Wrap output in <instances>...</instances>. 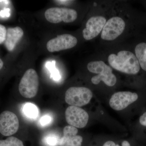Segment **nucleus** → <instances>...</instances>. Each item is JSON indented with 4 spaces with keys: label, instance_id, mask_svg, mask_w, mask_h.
I'll return each mask as SVG.
<instances>
[{
    "label": "nucleus",
    "instance_id": "1",
    "mask_svg": "<svg viewBox=\"0 0 146 146\" xmlns=\"http://www.w3.org/2000/svg\"><path fill=\"white\" fill-rule=\"evenodd\" d=\"M108 61L112 68L125 74H136L140 71V64L137 58L129 51H120L117 55H110Z\"/></svg>",
    "mask_w": 146,
    "mask_h": 146
},
{
    "label": "nucleus",
    "instance_id": "2",
    "mask_svg": "<svg viewBox=\"0 0 146 146\" xmlns=\"http://www.w3.org/2000/svg\"><path fill=\"white\" fill-rule=\"evenodd\" d=\"M87 69L91 73L98 74L91 78L92 83L98 84L103 81L107 86H114L117 82L116 76L112 72V68L103 61H92L88 63Z\"/></svg>",
    "mask_w": 146,
    "mask_h": 146
},
{
    "label": "nucleus",
    "instance_id": "3",
    "mask_svg": "<svg viewBox=\"0 0 146 146\" xmlns=\"http://www.w3.org/2000/svg\"><path fill=\"white\" fill-rule=\"evenodd\" d=\"M39 86L38 74L34 69H30L25 72L19 83L18 89L22 96L32 98L36 96Z\"/></svg>",
    "mask_w": 146,
    "mask_h": 146
},
{
    "label": "nucleus",
    "instance_id": "4",
    "mask_svg": "<svg viewBox=\"0 0 146 146\" xmlns=\"http://www.w3.org/2000/svg\"><path fill=\"white\" fill-rule=\"evenodd\" d=\"M93 97L88 88L84 87H71L65 92V101L72 106L81 107L88 104Z\"/></svg>",
    "mask_w": 146,
    "mask_h": 146
},
{
    "label": "nucleus",
    "instance_id": "5",
    "mask_svg": "<svg viewBox=\"0 0 146 146\" xmlns=\"http://www.w3.org/2000/svg\"><path fill=\"white\" fill-rule=\"evenodd\" d=\"M45 17L47 21L52 23L57 24L62 22L70 23L77 19L78 13L72 9L52 7L46 10Z\"/></svg>",
    "mask_w": 146,
    "mask_h": 146
},
{
    "label": "nucleus",
    "instance_id": "6",
    "mask_svg": "<svg viewBox=\"0 0 146 146\" xmlns=\"http://www.w3.org/2000/svg\"><path fill=\"white\" fill-rule=\"evenodd\" d=\"M19 121L17 115L9 110L0 114V133L4 136H13L18 131Z\"/></svg>",
    "mask_w": 146,
    "mask_h": 146
},
{
    "label": "nucleus",
    "instance_id": "7",
    "mask_svg": "<svg viewBox=\"0 0 146 146\" xmlns=\"http://www.w3.org/2000/svg\"><path fill=\"white\" fill-rule=\"evenodd\" d=\"M125 26V23L121 18L115 17L110 18L103 29L102 39L108 41L114 40L123 33Z\"/></svg>",
    "mask_w": 146,
    "mask_h": 146
},
{
    "label": "nucleus",
    "instance_id": "8",
    "mask_svg": "<svg viewBox=\"0 0 146 146\" xmlns=\"http://www.w3.org/2000/svg\"><path fill=\"white\" fill-rule=\"evenodd\" d=\"M65 116L67 123L77 128L85 127L89 121V116L87 112L77 106H69L65 110Z\"/></svg>",
    "mask_w": 146,
    "mask_h": 146
},
{
    "label": "nucleus",
    "instance_id": "9",
    "mask_svg": "<svg viewBox=\"0 0 146 146\" xmlns=\"http://www.w3.org/2000/svg\"><path fill=\"white\" fill-rule=\"evenodd\" d=\"M77 43L76 38L71 35H60L49 40L47 43L46 48L49 52H53L72 48L75 46Z\"/></svg>",
    "mask_w": 146,
    "mask_h": 146
},
{
    "label": "nucleus",
    "instance_id": "10",
    "mask_svg": "<svg viewBox=\"0 0 146 146\" xmlns=\"http://www.w3.org/2000/svg\"><path fill=\"white\" fill-rule=\"evenodd\" d=\"M138 99V94L129 91H120L113 94L109 101L110 107L119 111L125 109Z\"/></svg>",
    "mask_w": 146,
    "mask_h": 146
},
{
    "label": "nucleus",
    "instance_id": "11",
    "mask_svg": "<svg viewBox=\"0 0 146 146\" xmlns=\"http://www.w3.org/2000/svg\"><path fill=\"white\" fill-rule=\"evenodd\" d=\"M106 21L103 16H94L89 18L86 22V28L84 29V38L89 40L96 37L102 31Z\"/></svg>",
    "mask_w": 146,
    "mask_h": 146
},
{
    "label": "nucleus",
    "instance_id": "12",
    "mask_svg": "<svg viewBox=\"0 0 146 146\" xmlns=\"http://www.w3.org/2000/svg\"><path fill=\"white\" fill-rule=\"evenodd\" d=\"M23 35V31L20 27H16L7 29L5 41V45L7 50L9 51H13Z\"/></svg>",
    "mask_w": 146,
    "mask_h": 146
},
{
    "label": "nucleus",
    "instance_id": "13",
    "mask_svg": "<svg viewBox=\"0 0 146 146\" xmlns=\"http://www.w3.org/2000/svg\"><path fill=\"white\" fill-rule=\"evenodd\" d=\"M83 138L81 136L76 135L68 137H63L59 138L58 146H81Z\"/></svg>",
    "mask_w": 146,
    "mask_h": 146
},
{
    "label": "nucleus",
    "instance_id": "14",
    "mask_svg": "<svg viewBox=\"0 0 146 146\" xmlns=\"http://www.w3.org/2000/svg\"><path fill=\"white\" fill-rule=\"evenodd\" d=\"M135 51L141 68L146 71V43L138 44L135 48Z\"/></svg>",
    "mask_w": 146,
    "mask_h": 146
},
{
    "label": "nucleus",
    "instance_id": "15",
    "mask_svg": "<svg viewBox=\"0 0 146 146\" xmlns=\"http://www.w3.org/2000/svg\"><path fill=\"white\" fill-rule=\"evenodd\" d=\"M23 111L27 117L31 119H35L39 114L36 106L31 103H27L24 106Z\"/></svg>",
    "mask_w": 146,
    "mask_h": 146
},
{
    "label": "nucleus",
    "instance_id": "16",
    "mask_svg": "<svg viewBox=\"0 0 146 146\" xmlns=\"http://www.w3.org/2000/svg\"><path fill=\"white\" fill-rule=\"evenodd\" d=\"M0 146H24L23 141L15 136H11L0 140Z\"/></svg>",
    "mask_w": 146,
    "mask_h": 146
},
{
    "label": "nucleus",
    "instance_id": "17",
    "mask_svg": "<svg viewBox=\"0 0 146 146\" xmlns=\"http://www.w3.org/2000/svg\"><path fill=\"white\" fill-rule=\"evenodd\" d=\"M59 138L54 135H49L45 138V144L48 146H58Z\"/></svg>",
    "mask_w": 146,
    "mask_h": 146
},
{
    "label": "nucleus",
    "instance_id": "18",
    "mask_svg": "<svg viewBox=\"0 0 146 146\" xmlns=\"http://www.w3.org/2000/svg\"><path fill=\"white\" fill-rule=\"evenodd\" d=\"M7 30L5 27L0 24V44L5 41Z\"/></svg>",
    "mask_w": 146,
    "mask_h": 146
},
{
    "label": "nucleus",
    "instance_id": "19",
    "mask_svg": "<svg viewBox=\"0 0 146 146\" xmlns=\"http://www.w3.org/2000/svg\"><path fill=\"white\" fill-rule=\"evenodd\" d=\"M52 118L49 115H44L41 118L40 123L42 125H46L51 122Z\"/></svg>",
    "mask_w": 146,
    "mask_h": 146
},
{
    "label": "nucleus",
    "instance_id": "20",
    "mask_svg": "<svg viewBox=\"0 0 146 146\" xmlns=\"http://www.w3.org/2000/svg\"><path fill=\"white\" fill-rule=\"evenodd\" d=\"M139 121L142 125L146 127V112L140 117Z\"/></svg>",
    "mask_w": 146,
    "mask_h": 146
},
{
    "label": "nucleus",
    "instance_id": "21",
    "mask_svg": "<svg viewBox=\"0 0 146 146\" xmlns=\"http://www.w3.org/2000/svg\"><path fill=\"white\" fill-rule=\"evenodd\" d=\"M116 145L112 141H108L106 142L103 146H116Z\"/></svg>",
    "mask_w": 146,
    "mask_h": 146
},
{
    "label": "nucleus",
    "instance_id": "22",
    "mask_svg": "<svg viewBox=\"0 0 146 146\" xmlns=\"http://www.w3.org/2000/svg\"><path fill=\"white\" fill-rule=\"evenodd\" d=\"M122 146H131L130 144L127 141H123L122 143ZM116 146H120L119 145H116Z\"/></svg>",
    "mask_w": 146,
    "mask_h": 146
},
{
    "label": "nucleus",
    "instance_id": "23",
    "mask_svg": "<svg viewBox=\"0 0 146 146\" xmlns=\"http://www.w3.org/2000/svg\"><path fill=\"white\" fill-rule=\"evenodd\" d=\"M71 1H55V2H57L58 3H68Z\"/></svg>",
    "mask_w": 146,
    "mask_h": 146
},
{
    "label": "nucleus",
    "instance_id": "24",
    "mask_svg": "<svg viewBox=\"0 0 146 146\" xmlns=\"http://www.w3.org/2000/svg\"><path fill=\"white\" fill-rule=\"evenodd\" d=\"M3 60L0 58V70L3 68Z\"/></svg>",
    "mask_w": 146,
    "mask_h": 146
}]
</instances>
